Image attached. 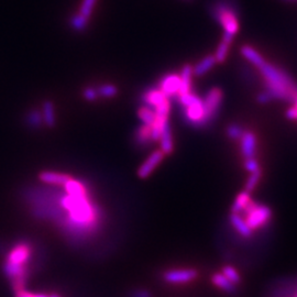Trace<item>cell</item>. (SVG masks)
<instances>
[{
    "label": "cell",
    "mask_w": 297,
    "mask_h": 297,
    "mask_svg": "<svg viewBox=\"0 0 297 297\" xmlns=\"http://www.w3.org/2000/svg\"><path fill=\"white\" fill-rule=\"evenodd\" d=\"M61 205L68 210L67 226L75 229L88 230L96 226L98 211L96 207L88 200V195L74 196L66 194L61 200Z\"/></svg>",
    "instance_id": "1"
},
{
    "label": "cell",
    "mask_w": 297,
    "mask_h": 297,
    "mask_svg": "<svg viewBox=\"0 0 297 297\" xmlns=\"http://www.w3.org/2000/svg\"><path fill=\"white\" fill-rule=\"evenodd\" d=\"M259 70L265 81V85L268 88L266 91L272 98L295 103L297 98V85H295V83L286 73L266 62L259 67Z\"/></svg>",
    "instance_id": "2"
},
{
    "label": "cell",
    "mask_w": 297,
    "mask_h": 297,
    "mask_svg": "<svg viewBox=\"0 0 297 297\" xmlns=\"http://www.w3.org/2000/svg\"><path fill=\"white\" fill-rule=\"evenodd\" d=\"M211 16L216 19L226 33H229L232 36L237 34L239 31V20L238 12L234 7L226 0H219L216 2L210 8Z\"/></svg>",
    "instance_id": "3"
},
{
    "label": "cell",
    "mask_w": 297,
    "mask_h": 297,
    "mask_svg": "<svg viewBox=\"0 0 297 297\" xmlns=\"http://www.w3.org/2000/svg\"><path fill=\"white\" fill-rule=\"evenodd\" d=\"M176 98L183 107V113L187 123L195 127H204L205 108L203 99L193 94L192 91L185 95L177 96Z\"/></svg>",
    "instance_id": "4"
},
{
    "label": "cell",
    "mask_w": 297,
    "mask_h": 297,
    "mask_svg": "<svg viewBox=\"0 0 297 297\" xmlns=\"http://www.w3.org/2000/svg\"><path fill=\"white\" fill-rule=\"evenodd\" d=\"M242 212H245V222L251 230H256L265 227L272 218V210L268 206L256 204L253 201H251Z\"/></svg>",
    "instance_id": "5"
},
{
    "label": "cell",
    "mask_w": 297,
    "mask_h": 297,
    "mask_svg": "<svg viewBox=\"0 0 297 297\" xmlns=\"http://www.w3.org/2000/svg\"><path fill=\"white\" fill-rule=\"evenodd\" d=\"M223 96V90L218 87L210 88L205 95V98L203 99L205 108V126L210 124L218 115L220 107H222Z\"/></svg>",
    "instance_id": "6"
},
{
    "label": "cell",
    "mask_w": 297,
    "mask_h": 297,
    "mask_svg": "<svg viewBox=\"0 0 297 297\" xmlns=\"http://www.w3.org/2000/svg\"><path fill=\"white\" fill-rule=\"evenodd\" d=\"M30 255H31V247L27 242H20L14 246L9 252L5 264L14 266H27Z\"/></svg>",
    "instance_id": "7"
},
{
    "label": "cell",
    "mask_w": 297,
    "mask_h": 297,
    "mask_svg": "<svg viewBox=\"0 0 297 297\" xmlns=\"http://www.w3.org/2000/svg\"><path fill=\"white\" fill-rule=\"evenodd\" d=\"M198 273L194 269L169 270L163 274V279L170 284H185L194 281Z\"/></svg>",
    "instance_id": "8"
},
{
    "label": "cell",
    "mask_w": 297,
    "mask_h": 297,
    "mask_svg": "<svg viewBox=\"0 0 297 297\" xmlns=\"http://www.w3.org/2000/svg\"><path fill=\"white\" fill-rule=\"evenodd\" d=\"M164 153L161 150H155L147 157L138 170V176L140 179H148L150 175L154 172L157 165L163 161Z\"/></svg>",
    "instance_id": "9"
},
{
    "label": "cell",
    "mask_w": 297,
    "mask_h": 297,
    "mask_svg": "<svg viewBox=\"0 0 297 297\" xmlns=\"http://www.w3.org/2000/svg\"><path fill=\"white\" fill-rule=\"evenodd\" d=\"M181 86V77L177 74H167L161 78L157 88L161 89L166 97H176Z\"/></svg>",
    "instance_id": "10"
},
{
    "label": "cell",
    "mask_w": 297,
    "mask_h": 297,
    "mask_svg": "<svg viewBox=\"0 0 297 297\" xmlns=\"http://www.w3.org/2000/svg\"><path fill=\"white\" fill-rule=\"evenodd\" d=\"M142 102L144 106H148V107L155 110L156 108L160 107V106L170 102V98L166 97L163 91L156 87L150 88L144 91L142 95Z\"/></svg>",
    "instance_id": "11"
},
{
    "label": "cell",
    "mask_w": 297,
    "mask_h": 297,
    "mask_svg": "<svg viewBox=\"0 0 297 297\" xmlns=\"http://www.w3.org/2000/svg\"><path fill=\"white\" fill-rule=\"evenodd\" d=\"M241 153L245 159H252L255 155L256 138L253 132L245 131L240 139Z\"/></svg>",
    "instance_id": "12"
},
{
    "label": "cell",
    "mask_w": 297,
    "mask_h": 297,
    "mask_svg": "<svg viewBox=\"0 0 297 297\" xmlns=\"http://www.w3.org/2000/svg\"><path fill=\"white\" fill-rule=\"evenodd\" d=\"M39 179L44 184L50 185H56V186H64L65 183L71 179L70 175L58 173V172H52V171H44L40 173Z\"/></svg>",
    "instance_id": "13"
},
{
    "label": "cell",
    "mask_w": 297,
    "mask_h": 297,
    "mask_svg": "<svg viewBox=\"0 0 297 297\" xmlns=\"http://www.w3.org/2000/svg\"><path fill=\"white\" fill-rule=\"evenodd\" d=\"M160 146H161V150L165 155L171 154L174 150V142H173V136H172V130L170 123L166 124L163 128L162 133L160 135Z\"/></svg>",
    "instance_id": "14"
},
{
    "label": "cell",
    "mask_w": 297,
    "mask_h": 297,
    "mask_svg": "<svg viewBox=\"0 0 297 297\" xmlns=\"http://www.w3.org/2000/svg\"><path fill=\"white\" fill-rule=\"evenodd\" d=\"M192 76H193V67L190 65H184L180 75L181 86L177 96L185 95L192 91Z\"/></svg>",
    "instance_id": "15"
},
{
    "label": "cell",
    "mask_w": 297,
    "mask_h": 297,
    "mask_svg": "<svg viewBox=\"0 0 297 297\" xmlns=\"http://www.w3.org/2000/svg\"><path fill=\"white\" fill-rule=\"evenodd\" d=\"M66 194H70V195H74V196H84V195H88L87 194V188L86 186L83 184L82 182L77 181V180H74V179H70L66 183L65 185L63 186Z\"/></svg>",
    "instance_id": "16"
},
{
    "label": "cell",
    "mask_w": 297,
    "mask_h": 297,
    "mask_svg": "<svg viewBox=\"0 0 297 297\" xmlns=\"http://www.w3.org/2000/svg\"><path fill=\"white\" fill-rule=\"evenodd\" d=\"M230 222L232 224V226L234 227V229L238 231V233L242 237L248 238L252 233V230L250 229L249 226L247 225V223L245 222V219H243L240 214H231L230 216Z\"/></svg>",
    "instance_id": "17"
},
{
    "label": "cell",
    "mask_w": 297,
    "mask_h": 297,
    "mask_svg": "<svg viewBox=\"0 0 297 297\" xmlns=\"http://www.w3.org/2000/svg\"><path fill=\"white\" fill-rule=\"evenodd\" d=\"M215 64H216L215 55H207L193 67V74L195 76H202L204 74H206L210 68L214 67Z\"/></svg>",
    "instance_id": "18"
},
{
    "label": "cell",
    "mask_w": 297,
    "mask_h": 297,
    "mask_svg": "<svg viewBox=\"0 0 297 297\" xmlns=\"http://www.w3.org/2000/svg\"><path fill=\"white\" fill-rule=\"evenodd\" d=\"M42 118L43 123L50 128H53L55 126L56 118H55V111H54V105L52 102L47 101L43 104V109H42Z\"/></svg>",
    "instance_id": "19"
},
{
    "label": "cell",
    "mask_w": 297,
    "mask_h": 297,
    "mask_svg": "<svg viewBox=\"0 0 297 297\" xmlns=\"http://www.w3.org/2000/svg\"><path fill=\"white\" fill-rule=\"evenodd\" d=\"M241 54L256 67H260L265 62L264 58L253 48L249 47V45H243L241 48Z\"/></svg>",
    "instance_id": "20"
},
{
    "label": "cell",
    "mask_w": 297,
    "mask_h": 297,
    "mask_svg": "<svg viewBox=\"0 0 297 297\" xmlns=\"http://www.w3.org/2000/svg\"><path fill=\"white\" fill-rule=\"evenodd\" d=\"M212 283H214L217 287L222 288L223 291L227 292V293H234L235 291V285L232 284L231 282L228 280L223 273H216L212 275L211 278Z\"/></svg>",
    "instance_id": "21"
},
{
    "label": "cell",
    "mask_w": 297,
    "mask_h": 297,
    "mask_svg": "<svg viewBox=\"0 0 297 297\" xmlns=\"http://www.w3.org/2000/svg\"><path fill=\"white\" fill-rule=\"evenodd\" d=\"M251 201L252 200H251V197H250V193L245 190V192H242L241 194L237 196V198H235V201L232 205L231 211L233 212V214H240V212H242L246 209V207L251 203Z\"/></svg>",
    "instance_id": "22"
},
{
    "label": "cell",
    "mask_w": 297,
    "mask_h": 297,
    "mask_svg": "<svg viewBox=\"0 0 297 297\" xmlns=\"http://www.w3.org/2000/svg\"><path fill=\"white\" fill-rule=\"evenodd\" d=\"M135 141L138 142L141 146H144L149 142L152 141L151 138V127L147 125H142L138 129H136L135 132Z\"/></svg>",
    "instance_id": "23"
},
{
    "label": "cell",
    "mask_w": 297,
    "mask_h": 297,
    "mask_svg": "<svg viewBox=\"0 0 297 297\" xmlns=\"http://www.w3.org/2000/svg\"><path fill=\"white\" fill-rule=\"evenodd\" d=\"M138 116H139L140 120L142 121V124L147 125V126H152V124H153L154 120H155L154 110L148 107V106H144V105L138 110Z\"/></svg>",
    "instance_id": "24"
},
{
    "label": "cell",
    "mask_w": 297,
    "mask_h": 297,
    "mask_svg": "<svg viewBox=\"0 0 297 297\" xmlns=\"http://www.w3.org/2000/svg\"><path fill=\"white\" fill-rule=\"evenodd\" d=\"M87 24H88V19L82 16L81 13L75 14V16H73L70 20L71 28L77 32L84 31V30H85L87 27Z\"/></svg>",
    "instance_id": "25"
},
{
    "label": "cell",
    "mask_w": 297,
    "mask_h": 297,
    "mask_svg": "<svg viewBox=\"0 0 297 297\" xmlns=\"http://www.w3.org/2000/svg\"><path fill=\"white\" fill-rule=\"evenodd\" d=\"M223 274L228 280L231 282L232 284L237 285V284L240 283V281H241L240 274L238 273L237 270H235L234 268H232L231 265L224 266V268H223Z\"/></svg>",
    "instance_id": "26"
},
{
    "label": "cell",
    "mask_w": 297,
    "mask_h": 297,
    "mask_svg": "<svg viewBox=\"0 0 297 297\" xmlns=\"http://www.w3.org/2000/svg\"><path fill=\"white\" fill-rule=\"evenodd\" d=\"M42 123H43V118H42V113L40 111H37L35 109L29 111V113L27 115V124L30 127L37 128L41 126Z\"/></svg>",
    "instance_id": "27"
},
{
    "label": "cell",
    "mask_w": 297,
    "mask_h": 297,
    "mask_svg": "<svg viewBox=\"0 0 297 297\" xmlns=\"http://www.w3.org/2000/svg\"><path fill=\"white\" fill-rule=\"evenodd\" d=\"M98 95L105 97V98H111L115 97L118 94V89L115 85H111V84H104V85L99 86L97 88Z\"/></svg>",
    "instance_id": "28"
},
{
    "label": "cell",
    "mask_w": 297,
    "mask_h": 297,
    "mask_svg": "<svg viewBox=\"0 0 297 297\" xmlns=\"http://www.w3.org/2000/svg\"><path fill=\"white\" fill-rule=\"evenodd\" d=\"M230 44L229 42H226V41H222V43L219 44V47L217 48L216 51V54H215V58H216V62L218 63H224L225 60L228 55V52H229V48H230Z\"/></svg>",
    "instance_id": "29"
},
{
    "label": "cell",
    "mask_w": 297,
    "mask_h": 297,
    "mask_svg": "<svg viewBox=\"0 0 297 297\" xmlns=\"http://www.w3.org/2000/svg\"><path fill=\"white\" fill-rule=\"evenodd\" d=\"M261 170H259L254 173H251V176H249L247 183H246V192L251 193L252 190L258 186L259 182H260L261 179Z\"/></svg>",
    "instance_id": "30"
},
{
    "label": "cell",
    "mask_w": 297,
    "mask_h": 297,
    "mask_svg": "<svg viewBox=\"0 0 297 297\" xmlns=\"http://www.w3.org/2000/svg\"><path fill=\"white\" fill-rule=\"evenodd\" d=\"M96 3H97V0H83V3L81 5L80 13L82 14V16L89 19V17L91 16V12H93V9H94Z\"/></svg>",
    "instance_id": "31"
},
{
    "label": "cell",
    "mask_w": 297,
    "mask_h": 297,
    "mask_svg": "<svg viewBox=\"0 0 297 297\" xmlns=\"http://www.w3.org/2000/svg\"><path fill=\"white\" fill-rule=\"evenodd\" d=\"M226 132H227V135L229 136L230 139H232V140H240L243 132H245V130H243V129L239 125H234L233 124V125L228 126Z\"/></svg>",
    "instance_id": "32"
},
{
    "label": "cell",
    "mask_w": 297,
    "mask_h": 297,
    "mask_svg": "<svg viewBox=\"0 0 297 297\" xmlns=\"http://www.w3.org/2000/svg\"><path fill=\"white\" fill-rule=\"evenodd\" d=\"M83 97L85 98L86 101H88V102H94V101H96V99L99 97L97 88H94V87H87V88H85V89H84V91H83Z\"/></svg>",
    "instance_id": "33"
},
{
    "label": "cell",
    "mask_w": 297,
    "mask_h": 297,
    "mask_svg": "<svg viewBox=\"0 0 297 297\" xmlns=\"http://www.w3.org/2000/svg\"><path fill=\"white\" fill-rule=\"evenodd\" d=\"M245 167L246 170L249 171L250 173H254L256 171L260 170V165H259V162L254 157L252 159H246L245 161Z\"/></svg>",
    "instance_id": "34"
},
{
    "label": "cell",
    "mask_w": 297,
    "mask_h": 297,
    "mask_svg": "<svg viewBox=\"0 0 297 297\" xmlns=\"http://www.w3.org/2000/svg\"><path fill=\"white\" fill-rule=\"evenodd\" d=\"M16 297H49L44 294H34L31 292H28L26 289H20V291H16Z\"/></svg>",
    "instance_id": "35"
},
{
    "label": "cell",
    "mask_w": 297,
    "mask_h": 297,
    "mask_svg": "<svg viewBox=\"0 0 297 297\" xmlns=\"http://www.w3.org/2000/svg\"><path fill=\"white\" fill-rule=\"evenodd\" d=\"M272 99V96L268 93V91H263L260 95H258V102L260 104H266L269 103Z\"/></svg>",
    "instance_id": "36"
},
{
    "label": "cell",
    "mask_w": 297,
    "mask_h": 297,
    "mask_svg": "<svg viewBox=\"0 0 297 297\" xmlns=\"http://www.w3.org/2000/svg\"><path fill=\"white\" fill-rule=\"evenodd\" d=\"M132 297H152L151 293L146 291V289H139L132 294Z\"/></svg>",
    "instance_id": "37"
},
{
    "label": "cell",
    "mask_w": 297,
    "mask_h": 297,
    "mask_svg": "<svg viewBox=\"0 0 297 297\" xmlns=\"http://www.w3.org/2000/svg\"><path fill=\"white\" fill-rule=\"evenodd\" d=\"M49 297H60L58 295H56V294H53V295H50Z\"/></svg>",
    "instance_id": "38"
},
{
    "label": "cell",
    "mask_w": 297,
    "mask_h": 297,
    "mask_svg": "<svg viewBox=\"0 0 297 297\" xmlns=\"http://www.w3.org/2000/svg\"><path fill=\"white\" fill-rule=\"evenodd\" d=\"M294 104H295V108L297 109V98H296V101H295V103H294Z\"/></svg>",
    "instance_id": "39"
},
{
    "label": "cell",
    "mask_w": 297,
    "mask_h": 297,
    "mask_svg": "<svg viewBox=\"0 0 297 297\" xmlns=\"http://www.w3.org/2000/svg\"><path fill=\"white\" fill-rule=\"evenodd\" d=\"M294 297H297V292H296V295H295V296H294Z\"/></svg>",
    "instance_id": "40"
}]
</instances>
